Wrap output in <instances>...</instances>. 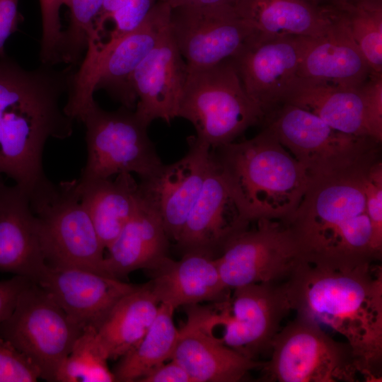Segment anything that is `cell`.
Segmentation results:
<instances>
[{"instance_id": "cell-1", "label": "cell", "mask_w": 382, "mask_h": 382, "mask_svg": "<svg viewBox=\"0 0 382 382\" xmlns=\"http://www.w3.org/2000/svg\"><path fill=\"white\" fill-rule=\"evenodd\" d=\"M296 316L330 328L351 347L366 379L382 362V270L376 262L332 265L303 260L283 283Z\"/></svg>"}, {"instance_id": "cell-2", "label": "cell", "mask_w": 382, "mask_h": 382, "mask_svg": "<svg viewBox=\"0 0 382 382\" xmlns=\"http://www.w3.org/2000/svg\"><path fill=\"white\" fill-rule=\"evenodd\" d=\"M74 71L47 64L28 70L7 55L0 57V175L29 196L51 182L42 163L47 141L73 133L74 120L60 101Z\"/></svg>"}, {"instance_id": "cell-3", "label": "cell", "mask_w": 382, "mask_h": 382, "mask_svg": "<svg viewBox=\"0 0 382 382\" xmlns=\"http://www.w3.org/2000/svg\"><path fill=\"white\" fill-rule=\"evenodd\" d=\"M380 156L329 174L312 176L301 201L284 221L303 258L333 265L381 260L372 245L364 175Z\"/></svg>"}, {"instance_id": "cell-4", "label": "cell", "mask_w": 382, "mask_h": 382, "mask_svg": "<svg viewBox=\"0 0 382 382\" xmlns=\"http://www.w3.org/2000/svg\"><path fill=\"white\" fill-rule=\"evenodd\" d=\"M212 151L229 192L250 223L287 219L311 178L267 127L250 139Z\"/></svg>"}, {"instance_id": "cell-5", "label": "cell", "mask_w": 382, "mask_h": 382, "mask_svg": "<svg viewBox=\"0 0 382 382\" xmlns=\"http://www.w3.org/2000/svg\"><path fill=\"white\" fill-rule=\"evenodd\" d=\"M171 8L158 1L134 30L115 40H89L79 69L74 71L64 106L65 113L80 119L94 102L93 93L105 89L122 106L132 110L137 98L131 76L168 28Z\"/></svg>"}, {"instance_id": "cell-6", "label": "cell", "mask_w": 382, "mask_h": 382, "mask_svg": "<svg viewBox=\"0 0 382 382\" xmlns=\"http://www.w3.org/2000/svg\"><path fill=\"white\" fill-rule=\"evenodd\" d=\"M178 117L191 122L196 139L214 149L263 122L265 114L247 94L230 58L188 69Z\"/></svg>"}, {"instance_id": "cell-7", "label": "cell", "mask_w": 382, "mask_h": 382, "mask_svg": "<svg viewBox=\"0 0 382 382\" xmlns=\"http://www.w3.org/2000/svg\"><path fill=\"white\" fill-rule=\"evenodd\" d=\"M76 183V180L52 183L44 191L30 196L46 264L110 277L104 265L105 248L81 201Z\"/></svg>"}, {"instance_id": "cell-8", "label": "cell", "mask_w": 382, "mask_h": 382, "mask_svg": "<svg viewBox=\"0 0 382 382\" xmlns=\"http://www.w3.org/2000/svg\"><path fill=\"white\" fill-rule=\"evenodd\" d=\"M264 122L311 177L346 169L380 156L381 144L373 139L342 133L290 103L276 108Z\"/></svg>"}, {"instance_id": "cell-9", "label": "cell", "mask_w": 382, "mask_h": 382, "mask_svg": "<svg viewBox=\"0 0 382 382\" xmlns=\"http://www.w3.org/2000/svg\"><path fill=\"white\" fill-rule=\"evenodd\" d=\"M79 120L86 126L87 147V161L79 178L135 173L143 180L163 164L149 137L148 126L132 110L122 105L107 111L95 101Z\"/></svg>"}, {"instance_id": "cell-10", "label": "cell", "mask_w": 382, "mask_h": 382, "mask_svg": "<svg viewBox=\"0 0 382 382\" xmlns=\"http://www.w3.org/2000/svg\"><path fill=\"white\" fill-rule=\"evenodd\" d=\"M262 370L279 382H353L360 374L347 342L335 340L317 324L296 316L280 328Z\"/></svg>"}, {"instance_id": "cell-11", "label": "cell", "mask_w": 382, "mask_h": 382, "mask_svg": "<svg viewBox=\"0 0 382 382\" xmlns=\"http://www.w3.org/2000/svg\"><path fill=\"white\" fill-rule=\"evenodd\" d=\"M83 329L32 281L21 293L12 313L0 323V337L38 368L40 378L56 381L59 367Z\"/></svg>"}, {"instance_id": "cell-12", "label": "cell", "mask_w": 382, "mask_h": 382, "mask_svg": "<svg viewBox=\"0 0 382 382\" xmlns=\"http://www.w3.org/2000/svg\"><path fill=\"white\" fill-rule=\"evenodd\" d=\"M233 235L215 257L223 283L233 289L255 283H277L304 260L287 225L260 219Z\"/></svg>"}, {"instance_id": "cell-13", "label": "cell", "mask_w": 382, "mask_h": 382, "mask_svg": "<svg viewBox=\"0 0 382 382\" xmlns=\"http://www.w3.org/2000/svg\"><path fill=\"white\" fill-rule=\"evenodd\" d=\"M232 296L212 310L221 340L242 355L257 360L270 352L281 323L291 311L283 284L255 283L233 289Z\"/></svg>"}, {"instance_id": "cell-14", "label": "cell", "mask_w": 382, "mask_h": 382, "mask_svg": "<svg viewBox=\"0 0 382 382\" xmlns=\"http://www.w3.org/2000/svg\"><path fill=\"white\" fill-rule=\"evenodd\" d=\"M168 28L188 69L233 58L257 35L230 7L174 8Z\"/></svg>"}, {"instance_id": "cell-15", "label": "cell", "mask_w": 382, "mask_h": 382, "mask_svg": "<svg viewBox=\"0 0 382 382\" xmlns=\"http://www.w3.org/2000/svg\"><path fill=\"white\" fill-rule=\"evenodd\" d=\"M188 151L180 160L162 164L141 180V200L161 219L169 240L176 242L202 188L211 149L196 139H187Z\"/></svg>"}, {"instance_id": "cell-16", "label": "cell", "mask_w": 382, "mask_h": 382, "mask_svg": "<svg viewBox=\"0 0 382 382\" xmlns=\"http://www.w3.org/2000/svg\"><path fill=\"white\" fill-rule=\"evenodd\" d=\"M186 311L170 359L178 362L192 382H238L262 368L264 362L242 355L215 335L212 309L196 304L186 306Z\"/></svg>"}, {"instance_id": "cell-17", "label": "cell", "mask_w": 382, "mask_h": 382, "mask_svg": "<svg viewBox=\"0 0 382 382\" xmlns=\"http://www.w3.org/2000/svg\"><path fill=\"white\" fill-rule=\"evenodd\" d=\"M300 51L301 36L257 35L232 58L247 94L265 117L284 103L297 78Z\"/></svg>"}, {"instance_id": "cell-18", "label": "cell", "mask_w": 382, "mask_h": 382, "mask_svg": "<svg viewBox=\"0 0 382 382\" xmlns=\"http://www.w3.org/2000/svg\"><path fill=\"white\" fill-rule=\"evenodd\" d=\"M250 224L229 192L211 149L205 180L175 242L178 248L183 254L216 257L228 240Z\"/></svg>"}, {"instance_id": "cell-19", "label": "cell", "mask_w": 382, "mask_h": 382, "mask_svg": "<svg viewBox=\"0 0 382 382\" xmlns=\"http://www.w3.org/2000/svg\"><path fill=\"white\" fill-rule=\"evenodd\" d=\"M187 74L186 62L168 28L131 76L139 119L149 126L156 119L170 124L178 117Z\"/></svg>"}, {"instance_id": "cell-20", "label": "cell", "mask_w": 382, "mask_h": 382, "mask_svg": "<svg viewBox=\"0 0 382 382\" xmlns=\"http://www.w3.org/2000/svg\"><path fill=\"white\" fill-rule=\"evenodd\" d=\"M36 283L81 328L96 330L116 303L138 286L86 270L48 265Z\"/></svg>"}, {"instance_id": "cell-21", "label": "cell", "mask_w": 382, "mask_h": 382, "mask_svg": "<svg viewBox=\"0 0 382 382\" xmlns=\"http://www.w3.org/2000/svg\"><path fill=\"white\" fill-rule=\"evenodd\" d=\"M46 267L28 194L0 178V271L36 282Z\"/></svg>"}, {"instance_id": "cell-22", "label": "cell", "mask_w": 382, "mask_h": 382, "mask_svg": "<svg viewBox=\"0 0 382 382\" xmlns=\"http://www.w3.org/2000/svg\"><path fill=\"white\" fill-rule=\"evenodd\" d=\"M237 15L263 37H320L341 21L342 9L317 0H239Z\"/></svg>"}, {"instance_id": "cell-23", "label": "cell", "mask_w": 382, "mask_h": 382, "mask_svg": "<svg viewBox=\"0 0 382 382\" xmlns=\"http://www.w3.org/2000/svg\"><path fill=\"white\" fill-rule=\"evenodd\" d=\"M149 271L156 299L174 309L206 301L219 303L229 296L215 257L206 254L187 253L180 260L166 256Z\"/></svg>"}, {"instance_id": "cell-24", "label": "cell", "mask_w": 382, "mask_h": 382, "mask_svg": "<svg viewBox=\"0 0 382 382\" xmlns=\"http://www.w3.org/2000/svg\"><path fill=\"white\" fill-rule=\"evenodd\" d=\"M344 20L325 35L301 36L297 77L358 88L371 73Z\"/></svg>"}, {"instance_id": "cell-25", "label": "cell", "mask_w": 382, "mask_h": 382, "mask_svg": "<svg viewBox=\"0 0 382 382\" xmlns=\"http://www.w3.org/2000/svg\"><path fill=\"white\" fill-rule=\"evenodd\" d=\"M169 241L160 218L139 196L135 212L107 248L105 270L119 279L139 269L149 270L168 256Z\"/></svg>"}, {"instance_id": "cell-26", "label": "cell", "mask_w": 382, "mask_h": 382, "mask_svg": "<svg viewBox=\"0 0 382 382\" xmlns=\"http://www.w3.org/2000/svg\"><path fill=\"white\" fill-rule=\"evenodd\" d=\"M284 103L309 111L342 133L373 139L366 125L359 88H347L297 77Z\"/></svg>"}, {"instance_id": "cell-27", "label": "cell", "mask_w": 382, "mask_h": 382, "mask_svg": "<svg viewBox=\"0 0 382 382\" xmlns=\"http://www.w3.org/2000/svg\"><path fill=\"white\" fill-rule=\"evenodd\" d=\"M77 190L96 233L108 248L135 212L139 202V184L129 173L114 180H76Z\"/></svg>"}, {"instance_id": "cell-28", "label": "cell", "mask_w": 382, "mask_h": 382, "mask_svg": "<svg viewBox=\"0 0 382 382\" xmlns=\"http://www.w3.org/2000/svg\"><path fill=\"white\" fill-rule=\"evenodd\" d=\"M159 306L149 282L138 285L116 303L96 330L108 360L121 358L140 342L153 323Z\"/></svg>"}, {"instance_id": "cell-29", "label": "cell", "mask_w": 382, "mask_h": 382, "mask_svg": "<svg viewBox=\"0 0 382 382\" xmlns=\"http://www.w3.org/2000/svg\"><path fill=\"white\" fill-rule=\"evenodd\" d=\"M174 311L172 307L160 303L158 313L145 335L120 358L112 371L115 381H139L170 359L179 332L173 319Z\"/></svg>"}, {"instance_id": "cell-30", "label": "cell", "mask_w": 382, "mask_h": 382, "mask_svg": "<svg viewBox=\"0 0 382 382\" xmlns=\"http://www.w3.org/2000/svg\"><path fill=\"white\" fill-rule=\"evenodd\" d=\"M347 30L371 71L382 74V3L358 0L340 6Z\"/></svg>"}, {"instance_id": "cell-31", "label": "cell", "mask_w": 382, "mask_h": 382, "mask_svg": "<svg viewBox=\"0 0 382 382\" xmlns=\"http://www.w3.org/2000/svg\"><path fill=\"white\" fill-rule=\"evenodd\" d=\"M108 358L93 327L85 328L57 373L58 382H112Z\"/></svg>"}, {"instance_id": "cell-32", "label": "cell", "mask_w": 382, "mask_h": 382, "mask_svg": "<svg viewBox=\"0 0 382 382\" xmlns=\"http://www.w3.org/2000/svg\"><path fill=\"white\" fill-rule=\"evenodd\" d=\"M105 0H69V25L62 31L59 62L75 66L81 63L88 41L99 37L94 23Z\"/></svg>"}, {"instance_id": "cell-33", "label": "cell", "mask_w": 382, "mask_h": 382, "mask_svg": "<svg viewBox=\"0 0 382 382\" xmlns=\"http://www.w3.org/2000/svg\"><path fill=\"white\" fill-rule=\"evenodd\" d=\"M158 0H105L94 23L96 33L101 37L106 23L114 24L108 40H115L141 25Z\"/></svg>"}, {"instance_id": "cell-34", "label": "cell", "mask_w": 382, "mask_h": 382, "mask_svg": "<svg viewBox=\"0 0 382 382\" xmlns=\"http://www.w3.org/2000/svg\"><path fill=\"white\" fill-rule=\"evenodd\" d=\"M42 18V37L40 59L42 64L52 65L59 62V48L62 37L60 8L69 0H39Z\"/></svg>"}, {"instance_id": "cell-35", "label": "cell", "mask_w": 382, "mask_h": 382, "mask_svg": "<svg viewBox=\"0 0 382 382\" xmlns=\"http://www.w3.org/2000/svg\"><path fill=\"white\" fill-rule=\"evenodd\" d=\"M366 206L372 228L374 249L382 255V162L381 157L366 167L364 175Z\"/></svg>"}, {"instance_id": "cell-36", "label": "cell", "mask_w": 382, "mask_h": 382, "mask_svg": "<svg viewBox=\"0 0 382 382\" xmlns=\"http://www.w3.org/2000/svg\"><path fill=\"white\" fill-rule=\"evenodd\" d=\"M38 368L11 342L0 337V382H34Z\"/></svg>"}, {"instance_id": "cell-37", "label": "cell", "mask_w": 382, "mask_h": 382, "mask_svg": "<svg viewBox=\"0 0 382 382\" xmlns=\"http://www.w3.org/2000/svg\"><path fill=\"white\" fill-rule=\"evenodd\" d=\"M366 121L371 137L377 142L382 141V74L371 72L359 87Z\"/></svg>"}, {"instance_id": "cell-38", "label": "cell", "mask_w": 382, "mask_h": 382, "mask_svg": "<svg viewBox=\"0 0 382 382\" xmlns=\"http://www.w3.org/2000/svg\"><path fill=\"white\" fill-rule=\"evenodd\" d=\"M31 282L29 278L20 275L0 282V323L12 313L18 296Z\"/></svg>"}, {"instance_id": "cell-39", "label": "cell", "mask_w": 382, "mask_h": 382, "mask_svg": "<svg viewBox=\"0 0 382 382\" xmlns=\"http://www.w3.org/2000/svg\"><path fill=\"white\" fill-rule=\"evenodd\" d=\"M18 4V0H0V57L6 55L5 43L18 30L20 20Z\"/></svg>"}, {"instance_id": "cell-40", "label": "cell", "mask_w": 382, "mask_h": 382, "mask_svg": "<svg viewBox=\"0 0 382 382\" xmlns=\"http://www.w3.org/2000/svg\"><path fill=\"white\" fill-rule=\"evenodd\" d=\"M139 382H192L185 369L175 360L163 362L145 376Z\"/></svg>"}, {"instance_id": "cell-41", "label": "cell", "mask_w": 382, "mask_h": 382, "mask_svg": "<svg viewBox=\"0 0 382 382\" xmlns=\"http://www.w3.org/2000/svg\"><path fill=\"white\" fill-rule=\"evenodd\" d=\"M171 9L180 6H221L234 8L239 0H158Z\"/></svg>"}, {"instance_id": "cell-42", "label": "cell", "mask_w": 382, "mask_h": 382, "mask_svg": "<svg viewBox=\"0 0 382 382\" xmlns=\"http://www.w3.org/2000/svg\"><path fill=\"white\" fill-rule=\"evenodd\" d=\"M356 1H358V0H334L335 1V5H337L339 6H342L344 5H346V4H351V3H353Z\"/></svg>"}, {"instance_id": "cell-43", "label": "cell", "mask_w": 382, "mask_h": 382, "mask_svg": "<svg viewBox=\"0 0 382 382\" xmlns=\"http://www.w3.org/2000/svg\"><path fill=\"white\" fill-rule=\"evenodd\" d=\"M380 1H381V0H380Z\"/></svg>"}]
</instances>
